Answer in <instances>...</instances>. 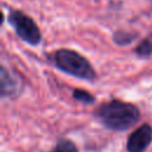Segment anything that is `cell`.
Returning a JSON list of instances; mask_svg holds the SVG:
<instances>
[{
  "label": "cell",
  "mask_w": 152,
  "mask_h": 152,
  "mask_svg": "<svg viewBox=\"0 0 152 152\" xmlns=\"http://www.w3.org/2000/svg\"><path fill=\"white\" fill-rule=\"evenodd\" d=\"M139 109L133 103L113 100L101 104L96 110L97 119L108 128L126 131L139 119Z\"/></svg>",
  "instance_id": "cell-1"
},
{
  "label": "cell",
  "mask_w": 152,
  "mask_h": 152,
  "mask_svg": "<svg viewBox=\"0 0 152 152\" xmlns=\"http://www.w3.org/2000/svg\"><path fill=\"white\" fill-rule=\"evenodd\" d=\"M55 62L62 71L69 75L89 81L95 78V71L91 64L76 51L61 49L55 53Z\"/></svg>",
  "instance_id": "cell-2"
},
{
  "label": "cell",
  "mask_w": 152,
  "mask_h": 152,
  "mask_svg": "<svg viewBox=\"0 0 152 152\" xmlns=\"http://www.w3.org/2000/svg\"><path fill=\"white\" fill-rule=\"evenodd\" d=\"M8 21L17 34L31 45H37L40 42V31L36 23L20 11H12L8 15Z\"/></svg>",
  "instance_id": "cell-3"
},
{
  "label": "cell",
  "mask_w": 152,
  "mask_h": 152,
  "mask_svg": "<svg viewBox=\"0 0 152 152\" xmlns=\"http://www.w3.org/2000/svg\"><path fill=\"white\" fill-rule=\"evenodd\" d=\"M152 140V127L148 124H144L138 127L127 140L128 152H144Z\"/></svg>",
  "instance_id": "cell-4"
},
{
  "label": "cell",
  "mask_w": 152,
  "mask_h": 152,
  "mask_svg": "<svg viewBox=\"0 0 152 152\" xmlns=\"http://www.w3.org/2000/svg\"><path fill=\"white\" fill-rule=\"evenodd\" d=\"M17 90V83L11 77L10 72L2 66L1 68V95L10 96Z\"/></svg>",
  "instance_id": "cell-5"
},
{
  "label": "cell",
  "mask_w": 152,
  "mask_h": 152,
  "mask_svg": "<svg viewBox=\"0 0 152 152\" xmlns=\"http://www.w3.org/2000/svg\"><path fill=\"white\" fill-rule=\"evenodd\" d=\"M137 55L141 56V57H147L152 55V34L148 36L147 38H145L135 49Z\"/></svg>",
  "instance_id": "cell-6"
},
{
  "label": "cell",
  "mask_w": 152,
  "mask_h": 152,
  "mask_svg": "<svg viewBox=\"0 0 152 152\" xmlns=\"http://www.w3.org/2000/svg\"><path fill=\"white\" fill-rule=\"evenodd\" d=\"M72 95L77 101L83 102V103H93L95 101V99L91 94H89L88 91L82 90V89H74Z\"/></svg>",
  "instance_id": "cell-7"
},
{
  "label": "cell",
  "mask_w": 152,
  "mask_h": 152,
  "mask_svg": "<svg viewBox=\"0 0 152 152\" xmlns=\"http://www.w3.org/2000/svg\"><path fill=\"white\" fill-rule=\"evenodd\" d=\"M51 152H77L75 145L69 140H61Z\"/></svg>",
  "instance_id": "cell-8"
},
{
  "label": "cell",
  "mask_w": 152,
  "mask_h": 152,
  "mask_svg": "<svg viewBox=\"0 0 152 152\" xmlns=\"http://www.w3.org/2000/svg\"><path fill=\"white\" fill-rule=\"evenodd\" d=\"M134 36L129 34V33H125V32H116L114 36V40L118 44H128Z\"/></svg>",
  "instance_id": "cell-9"
}]
</instances>
